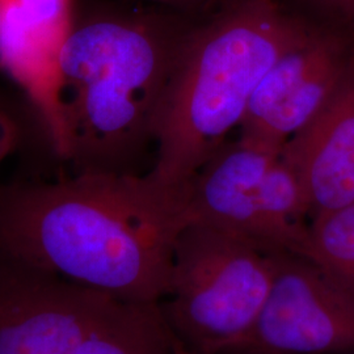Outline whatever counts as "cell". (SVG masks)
<instances>
[{
  "label": "cell",
  "mask_w": 354,
  "mask_h": 354,
  "mask_svg": "<svg viewBox=\"0 0 354 354\" xmlns=\"http://www.w3.org/2000/svg\"><path fill=\"white\" fill-rule=\"evenodd\" d=\"M189 185L138 174H79L0 187V260L122 301L168 295Z\"/></svg>",
  "instance_id": "6da1fadb"
},
{
  "label": "cell",
  "mask_w": 354,
  "mask_h": 354,
  "mask_svg": "<svg viewBox=\"0 0 354 354\" xmlns=\"http://www.w3.org/2000/svg\"><path fill=\"white\" fill-rule=\"evenodd\" d=\"M188 29L160 13L79 12L59 62L73 174H136Z\"/></svg>",
  "instance_id": "7a4b0ae2"
},
{
  "label": "cell",
  "mask_w": 354,
  "mask_h": 354,
  "mask_svg": "<svg viewBox=\"0 0 354 354\" xmlns=\"http://www.w3.org/2000/svg\"><path fill=\"white\" fill-rule=\"evenodd\" d=\"M314 24L274 0H234L187 32L156 114V159L147 175L167 187H188L241 127L268 70Z\"/></svg>",
  "instance_id": "3957f363"
},
{
  "label": "cell",
  "mask_w": 354,
  "mask_h": 354,
  "mask_svg": "<svg viewBox=\"0 0 354 354\" xmlns=\"http://www.w3.org/2000/svg\"><path fill=\"white\" fill-rule=\"evenodd\" d=\"M272 257L221 230L190 222L178 236L169 291L160 302L178 342L226 354L248 335L266 302Z\"/></svg>",
  "instance_id": "277c9868"
},
{
  "label": "cell",
  "mask_w": 354,
  "mask_h": 354,
  "mask_svg": "<svg viewBox=\"0 0 354 354\" xmlns=\"http://www.w3.org/2000/svg\"><path fill=\"white\" fill-rule=\"evenodd\" d=\"M266 302L248 335L226 354L354 352V295L304 254L272 253Z\"/></svg>",
  "instance_id": "5b68a950"
},
{
  "label": "cell",
  "mask_w": 354,
  "mask_h": 354,
  "mask_svg": "<svg viewBox=\"0 0 354 354\" xmlns=\"http://www.w3.org/2000/svg\"><path fill=\"white\" fill-rule=\"evenodd\" d=\"M354 58V36L314 24L260 80L241 122V142L281 153L330 100Z\"/></svg>",
  "instance_id": "8992f818"
},
{
  "label": "cell",
  "mask_w": 354,
  "mask_h": 354,
  "mask_svg": "<svg viewBox=\"0 0 354 354\" xmlns=\"http://www.w3.org/2000/svg\"><path fill=\"white\" fill-rule=\"evenodd\" d=\"M114 298L0 260V354H74Z\"/></svg>",
  "instance_id": "52a82bcc"
},
{
  "label": "cell",
  "mask_w": 354,
  "mask_h": 354,
  "mask_svg": "<svg viewBox=\"0 0 354 354\" xmlns=\"http://www.w3.org/2000/svg\"><path fill=\"white\" fill-rule=\"evenodd\" d=\"M76 16L74 0H0V70L26 93L62 162L59 62Z\"/></svg>",
  "instance_id": "ba28073f"
},
{
  "label": "cell",
  "mask_w": 354,
  "mask_h": 354,
  "mask_svg": "<svg viewBox=\"0 0 354 354\" xmlns=\"http://www.w3.org/2000/svg\"><path fill=\"white\" fill-rule=\"evenodd\" d=\"M279 155L241 140L226 145L190 181L192 222L227 232L269 253L263 178Z\"/></svg>",
  "instance_id": "9c48e42d"
},
{
  "label": "cell",
  "mask_w": 354,
  "mask_h": 354,
  "mask_svg": "<svg viewBox=\"0 0 354 354\" xmlns=\"http://www.w3.org/2000/svg\"><path fill=\"white\" fill-rule=\"evenodd\" d=\"M281 156L302 183L311 219L354 203V58L327 105Z\"/></svg>",
  "instance_id": "30bf717a"
},
{
  "label": "cell",
  "mask_w": 354,
  "mask_h": 354,
  "mask_svg": "<svg viewBox=\"0 0 354 354\" xmlns=\"http://www.w3.org/2000/svg\"><path fill=\"white\" fill-rule=\"evenodd\" d=\"M176 336L159 304L114 298L74 354H176Z\"/></svg>",
  "instance_id": "8fae6325"
},
{
  "label": "cell",
  "mask_w": 354,
  "mask_h": 354,
  "mask_svg": "<svg viewBox=\"0 0 354 354\" xmlns=\"http://www.w3.org/2000/svg\"><path fill=\"white\" fill-rule=\"evenodd\" d=\"M307 257L354 295V203L311 219Z\"/></svg>",
  "instance_id": "7c38bea8"
},
{
  "label": "cell",
  "mask_w": 354,
  "mask_h": 354,
  "mask_svg": "<svg viewBox=\"0 0 354 354\" xmlns=\"http://www.w3.org/2000/svg\"><path fill=\"white\" fill-rule=\"evenodd\" d=\"M306 19L354 36V0H298Z\"/></svg>",
  "instance_id": "4fadbf2b"
},
{
  "label": "cell",
  "mask_w": 354,
  "mask_h": 354,
  "mask_svg": "<svg viewBox=\"0 0 354 354\" xmlns=\"http://www.w3.org/2000/svg\"><path fill=\"white\" fill-rule=\"evenodd\" d=\"M20 131L11 115L0 106V167L19 145ZM1 187V185H0Z\"/></svg>",
  "instance_id": "5bb4252c"
},
{
  "label": "cell",
  "mask_w": 354,
  "mask_h": 354,
  "mask_svg": "<svg viewBox=\"0 0 354 354\" xmlns=\"http://www.w3.org/2000/svg\"><path fill=\"white\" fill-rule=\"evenodd\" d=\"M151 1H156V3H165V4H187L188 1H197V0H151Z\"/></svg>",
  "instance_id": "9a60e30c"
},
{
  "label": "cell",
  "mask_w": 354,
  "mask_h": 354,
  "mask_svg": "<svg viewBox=\"0 0 354 354\" xmlns=\"http://www.w3.org/2000/svg\"><path fill=\"white\" fill-rule=\"evenodd\" d=\"M176 354H194L192 353V352H189L188 349H185L180 342H178V340H177L176 342Z\"/></svg>",
  "instance_id": "2e32d148"
},
{
  "label": "cell",
  "mask_w": 354,
  "mask_h": 354,
  "mask_svg": "<svg viewBox=\"0 0 354 354\" xmlns=\"http://www.w3.org/2000/svg\"><path fill=\"white\" fill-rule=\"evenodd\" d=\"M346 354H354V352H353V353H346Z\"/></svg>",
  "instance_id": "e0dca14e"
}]
</instances>
